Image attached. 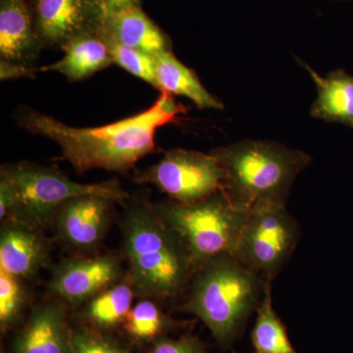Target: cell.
<instances>
[{
  "mask_svg": "<svg viewBox=\"0 0 353 353\" xmlns=\"http://www.w3.org/2000/svg\"><path fill=\"white\" fill-rule=\"evenodd\" d=\"M173 95L161 92L150 108L112 124L74 128L32 108H20L14 118L31 134L57 143L64 159L78 173L102 169L127 174L139 159L154 152L155 134L160 127L176 123L187 112Z\"/></svg>",
  "mask_w": 353,
  "mask_h": 353,
  "instance_id": "1",
  "label": "cell"
},
{
  "mask_svg": "<svg viewBox=\"0 0 353 353\" xmlns=\"http://www.w3.org/2000/svg\"><path fill=\"white\" fill-rule=\"evenodd\" d=\"M124 206L122 252L137 296L157 303L182 296L196 272L182 238L145 196H129Z\"/></svg>",
  "mask_w": 353,
  "mask_h": 353,
  "instance_id": "2",
  "label": "cell"
},
{
  "mask_svg": "<svg viewBox=\"0 0 353 353\" xmlns=\"http://www.w3.org/2000/svg\"><path fill=\"white\" fill-rule=\"evenodd\" d=\"M265 281L230 253H221L194 272L180 310L196 316L221 345L233 343L259 308Z\"/></svg>",
  "mask_w": 353,
  "mask_h": 353,
  "instance_id": "3",
  "label": "cell"
},
{
  "mask_svg": "<svg viewBox=\"0 0 353 353\" xmlns=\"http://www.w3.org/2000/svg\"><path fill=\"white\" fill-rule=\"evenodd\" d=\"M106 197L124 204L129 194L116 179L101 183L74 182L55 165L22 161L0 170V219L15 220L43 230L52 225L57 209L71 199Z\"/></svg>",
  "mask_w": 353,
  "mask_h": 353,
  "instance_id": "4",
  "label": "cell"
},
{
  "mask_svg": "<svg viewBox=\"0 0 353 353\" xmlns=\"http://www.w3.org/2000/svg\"><path fill=\"white\" fill-rule=\"evenodd\" d=\"M210 154L224 171L223 190L243 210L261 201L285 203L297 175L312 161L301 150L250 139L215 148Z\"/></svg>",
  "mask_w": 353,
  "mask_h": 353,
  "instance_id": "5",
  "label": "cell"
},
{
  "mask_svg": "<svg viewBox=\"0 0 353 353\" xmlns=\"http://www.w3.org/2000/svg\"><path fill=\"white\" fill-rule=\"evenodd\" d=\"M154 208L182 238L196 271L216 255L234 254L248 212L234 205L223 189L192 203L169 201L154 204Z\"/></svg>",
  "mask_w": 353,
  "mask_h": 353,
  "instance_id": "6",
  "label": "cell"
},
{
  "mask_svg": "<svg viewBox=\"0 0 353 353\" xmlns=\"http://www.w3.org/2000/svg\"><path fill=\"white\" fill-rule=\"evenodd\" d=\"M299 227L285 203L261 201L248 209L234 256L272 282L296 248Z\"/></svg>",
  "mask_w": 353,
  "mask_h": 353,
  "instance_id": "7",
  "label": "cell"
},
{
  "mask_svg": "<svg viewBox=\"0 0 353 353\" xmlns=\"http://www.w3.org/2000/svg\"><path fill=\"white\" fill-rule=\"evenodd\" d=\"M134 181L150 183L179 203H192L223 189L225 173L211 154L175 148L157 163L138 171Z\"/></svg>",
  "mask_w": 353,
  "mask_h": 353,
  "instance_id": "8",
  "label": "cell"
},
{
  "mask_svg": "<svg viewBox=\"0 0 353 353\" xmlns=\"http://www.w3.org/2000/svg\"><path fill=\"white\" fill-rule=\"evenodd\" d=\"M125 276L126 270L116 253L76 254L55 265L48 292L70 307H82L92 297L117 284Z\"/></svg>",
  "mask_w": 353,
  "mask_h": 353,
  "instance_id": "9",
  "label": "cell"
},
{
  "mask_svg": "<svg viewBox=\"0 0 353 353\" xmlns=\"http://www.w3.org/2000/svg\"><path fill=\"white\" fill-rule=\"evenodd\" d=\"M43 48L65 50L74 39L101 30L104 17L94 0H27Z\"/></svg>",
  "mask_w": 353,
  "mask_h": 353,
  "instance_id": "10",
  "label": "cell"
},
{
  "mask_svg": "<svg viewBox=\"0 0 353 353\" xmlns=\"http://www.w3.org/2000/svg\"><path fill=\"white\" fill-rule=\"evenodd\" d=\"M115 201L99 196L75 197L57 209L52 226L58 240L77 254H94L111 222Z\"/></svg>",
  "mask_w": 353,
  "mask_h": 353,
  "instance_id": "11",
  "label": "cell"
},
{
  "mask_svg": "<svg viewBox=\"0 0 353 353\" xmlns=\"http://www.w3.org/2000/svg\"><path fill=\"white\" fill-rule=\"evenodd\" d=\"M72 333L66 304L48 301L32 311L14 336L11 353H72Z\"/></svg>",
  "mask_w": 353,
  "mask_h": 353,
  "instance_id": "12",
  "label": "cell"
},
{
  "mask_svg": "<svg viewBox=\"0 0 353 353\" xmlns=\"http://www.w3.org/2000/svg\"><path fill=\"white\" fill-rule=\"evenodd\" d=\"M50 245L43 230L15 220L2 222L0 232V270L22 280L36 277L48 265Z\"/></svg>",
  "mask_w": 353,
  "mask_h": 353,
  "instance_id": "13",
  "label": "cell"
},
{
  "mask_svg": "<svg viewBox=\"0 0 353 353\" xmlns=\"http://www.w3.org/2000/svg\"><path fill=\"white\" fill-rule=\"evenodd\" d=\"M43 48L27 0H0V60L34 68Z\"/></svg>",
  "mask_w": 353,
  "mask_h": 353,
  "instance_id": "14",
  "label": "cell"
},
{
  "mask_svg": "<svg viewBox=\"0 0 353 353\" xmlns=\"http://www.w3.org/2000/svg\"><path fill=\"white\" fill-rule=\"evenodd\" d=\"M99 32L104 38L150 55L172 50L168 34L148 17L141 7L108 16Z\"/></svg>",
  "mask_w": 353,
  "mask_h": 353,
  "instance_id": "15",
  "label": "cell"
},
{
  "mask_svg": "<svg viewBox=\"0 0 353 353\" xmlns=\"http://www.w3.org/2000/svg\"><path fill=\"white\" fill-rule=\"evenodd\" d=\"M297 60L317 88V99L311 106V116L353 128V76L343 70H336L321 77L305 62Z\"/></svg>",
  "mask_w": 353,
  "mask_h": 353,
  "instance_id": "16",
  "label": "cell"
},
{
  "mask_svg": "<svg viewBox=\"0 0 353 353\" xmlns=\"http://www.w3.org/2000/svg\"><path fill=\"white\" fill-rule=\"evenodd\" d=\"M59 61L39 68V71L58 72L71 82H79L94 75L113 63L108 44L99 32H88L72 41Z\"/></svg>",
  "mask_w": 353,
  "mask_h": 353,
  "instance_id": "17",
  "label": "cell"
},
{
  "mask_svg": "<svg viewBox=\"0 0 353 353\" xmlns=\"http://www.w3.org/2000/svg\"><path fill=\"white\" fill-rule=\"evenodd\" d=\"M153 58L160 92L188 97L199 109L224 108L222 101L203 87L194 71L183 65L172 50L157 53Z\"/></svg>",
  "mask_w": 353,
  "mask_h": 353,
  "instance_id": "18",
  "label": "cell"
},
{
  "mask_svg": "<svg viewBox=\"0 0 353 353\" xmlns=\"http://www.w3.org/2000/svg\"><path fill=\"white\" fill-rule=\"evenodd\" d=\"M137 296L131 281L125 276L117 284L99 292L82 306L81 318L90 329L108 333L123 326Z\"/></svg>",
  "mask_w": 353,
  "mask_h": 353,
  "instance_id": "19",
  "label": "cell"
},
{
  "mask_svg": "<svg viewBox=\"0 0 353 353\" xmlns=\"http://www.w3.org/2000/svg\"><path fill=\"white\" fill-rule=\"evenodd\" d=\"M271 283L266 281L252 339L257 353H296L290 343L285 325L272 303Z\"/></svg>",
  "mask_w": 353,
  "mask_h": 353,
  "instance_id": "20",
  "label": "cell"
},
{
  "mask_svg": "<svg viewBox=\"0 0 353 353\" xmlns=\"http://www.w3.org/2000/svg\"><path fill=\"white\" fill-rule=\"evenodd\" d=\"M178 325L165 314L157 301L143 299L132 306L123 325L129 338L136 343L154 341Z\"/></svg>",
  "mask_w": 353,
  "mask_h": 353,
  "instance_id": "21",
  "label": "cell"
},
{
  "mask_svg": "<svg viewBox=\"0 0 353 353\" xmlns=\"http://www.w3.org/2000/svg\"><path fill=\"white\" fill-rule=\"evenodd\" d=\"M22 279L0 270V329L2 333L17 326L28 303V290Z\"/></svg>",
  "mask_w": 353,
  "mask_h": 353,
  "instance_id": "22",
  "label": "cell"
},
{
  "mask_svg": "<svg viewBox=\"0 0 353 353\" xmlns=\"http://www.w3.org/2000/svg\"><path fill=\"white\" fill-rule=\"evenodd\" d=\"M102 39L108 44L114 64L118 65L121 68L126 70L127 72L132 74V76L137 77V78L150 83L153 88H157L153 55L134 50V48H128L123 44L116 43L112 39L104 38V37H102Z\"/></svg>",
  "mask_w": 353,
  "mask_h": 353,
  "instance_id": "23",
  "label": "cell"
},
{
  "mask_svg": "<svg viewBox=\"0 0 353 353\" xmlns=\"http://www.w3.org/2000/svg\"><path fill=\"white\" fill-rule=\"evenodd\" d=\"M72 353H130L110 334L90 328L73 329Z\"/></svg>",
  "mask_w": 353,
  "mask_h": 353,
  "instance_id": "24",
  "label": "cell"
},
{
  "mask_svg": "<svg viewBox=\"0 0 353 353\" xmlns=\"http://www.w3.org/2000/svg\"><path fill=\"white\" fill-rule=\"evenodd\" d=\"M148 353H208L205 345L199 338L183 336L180 339H169L160 336L152 341Z\"/></svg>",
  "mask_w": 353,
  "mask_h": 353,
  "instance_id": "25",
  "label": "cell"
},
{
  "mask_svg": "<svg viewBox=\"0 0 353 353\" xmlns=\"http://www.w3.org/2000/svg\"><path fill=\"white\" fill-rule=\"evenodd\" d=\"M94 1L101 9L104 19L112 14L134 8V7H141V0H94Z\"/></svg>",
  "mask_w": 353,
  "mask_h": 353,
  "instance_id": "26",
  "label": "cell"
},
{
  "mask_svg": "<svg viewBox=\"0 0 353 353\" xmlns=\"http://www.w3.org/2000/svg\"><path fill=\"white\" fill-rule=\"evenodd\" d=\"M37 70L38 69L11 64L0 60V77H1V80L16 78H34Z\"/></svg>",
  "mask_w": 353,
  "mask_h": 353,
  "instance_id": "27",
  "label": "cell"
}]
</instances>
